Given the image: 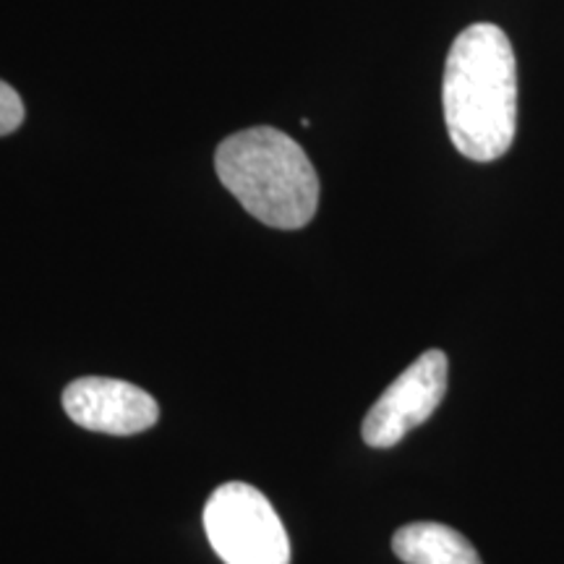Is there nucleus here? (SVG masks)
<instances>
[{
	"instance_id": "nucleus-4",
	"label": "nucleus",
	"mask_w": 564,
	"mask_h": 564,
	"mask_svg": "<svg viewBox=\"0 0 564 564\" xmlns=\"http://www.w3.org/2000/svg\"><path fill=\"white\" fill-rule=\"evenodd\" d=\"M449 364L442 350H426L413 361L364 419V442L369 447H394L408 432L432 419L447 392Z\"/></svg>"
},
{
	"instance_id": "nucleus-2",
	"label": "nucleus",
	"mask_w": 564,
	"mask_h": 564,
	"mask_svg": "<svg viewBox=\"0 0 564 564\" xmlns=\"http://www.w3.org/2000/svg\"><path fill=\"white\" fill-rule=\"evenodd\" d=\"M215 171L223 186L259 223L299 230L319 207V175L299 141L272 126L232 133L217 147Z\"/></svg>"
},
{
	"instance_id": "nucleus-1",
	"label": "nucleus",
	"mask_w": 564,
	"mask_h": 564,
	"mask_svg": "<svg viewBox=\"0 0 564 564\" xmlns=\"http://www.w3.org/2000/svg\"><path fill=\"white\" fill-rule=\"evenodd\" d=\"M442 105L463 158L491 162L510 150L518 131V63L505 30L474 24L457 34L444 66Z\"/></svg>"
},
{
	"instance_id": "nucleus-5",
	"label": "nucleus",
	"mask_w": 564,
	"mask_h": 564,
	"mask_svg": "<svg viewBox=\"0 0 564 564\" xmlns=\"http://www.w3.org/2000/svg\"><path fill=\"white\" fill-rule=\"evenodd\" d=\"M63 411L76 426L110 436L141 434L160 419V405L150 392L108 377L70 382L63 390Z\"/></svg>"
},
{
	"instance_id": "nucleus-3",
	"label": "nucleus",
	"mask_w": 564,
	"mask_h": 564,
	"mask_svg": "<svg viewBox=\"0 0 564 564\" xmlns=\"http://www.w3.org/2000/svg\"><path fill=\"white\" fill-rule=\"evenodd\" d=\"M204 531L225 564H291L285 525L262 491L223 484L204 507Z\"/></svg>"
},
{
	"instance_id": "nucleus-6",
	"label": "nucleus",
	"mask_w": 564,
	"mask_h": 564,
	"mask_svg": "<svg viewBox=\"0 0 564 564\" xmlns=\"http://www.w3.org/2000/svg\"><path fill=\"white\" fill-rule=\"evenodd\" d=\"M392 549L405 564H484L463 533L426 520L400 528L392 539Z\"/></svg>"
},
{
	"instance_id": "nucleus-7",
	"label": "nucleus",
	"mask_w": 564,
	"mask_h": 564,
	"mask_svg": "<svg viewBox=\"0 0 564 564\" xmlns=\"http://www.w3.org/2000/svg\"><path fill=\"white\" fill-rule=\"evenodd\" d=\"M24 123V102L11 84L0 82V137L13 133Z\"/></svg>"
}]
</instances>
